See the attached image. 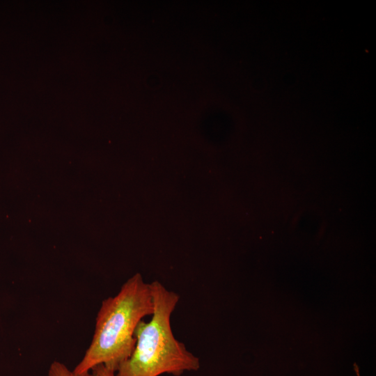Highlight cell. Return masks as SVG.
Masks as SVG:
<instances>
[{
  "mask_svg": "<svg viewBox=\"0 0 376 376\" xmlns=\"http://www.w3.org/2000/svg\"><path fill=\"white\" fill-rule=\"evenodd\" d=\"M150 283L139 274L128 279L113 297L102 301L91 343L72 370L74 376H90L95 366L103 364L115 373L132 354L139 323L153 313Z\"/></svg>",
  "mask_w": 376,
  "mask_h": 376,
  "instance_id": "1",
  "label": "cell"
},
{
  "mask_svg": "<svg viewBox=\"0 0 376 376\" xmlns=\"http://www.w3.org/2000/svg\"><path fill=\"white\" fill-rule=\"evenodd\" d=\"M150 284L153 313L149 322L139 323L136 344L130 357L122 363L116 376H159L168 373L179 376L200 368V360L173 336L171 315L179 295L159 281Z\"/></svg>",
  "mask_w": 376,
  "mask_h": 376,
  "instance_id": "2",
  "label": "cell"
},
{
  "mask_svg": "<svg viewBox=\"0 0 376 376\" xmlns=\"http://www.w3.org/2000/svg\"><path fill=\"white\" fill-rule=\"evenodd\" d=\"M90 376H116L112 370L107 368L103 364H100L91 370ZM47 376H74L72 372L63 363L57 361H53L48 370Z\"/></svg>",
  "mask_w": 376,
  "mask_h": 376,
  "instance_id": "3",
  "label": "cell"
}]
</instances>
